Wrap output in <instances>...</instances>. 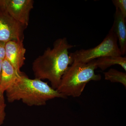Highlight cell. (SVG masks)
I'll return each instance as SVG.
<instances>
[{"mask_svg": "<svg viewBox=\"0 0 126 126\" xmlns=\"http://www.w3.org/2000/svg\"><path fill=\"white\" fill-rule=\"evenodd\" d=\"M75 46L69 44L66 38L56 40L52 48H47L33 62L32 70L35 79H48L52 87L56 89L63 75L72 64L69 50Z\"/></svg>", "mask_w": 126, "mask_h": 126, "instance_id": "obj_1", "label": "cell"}, {"mask_svg": "<svg viewBox=\"0 0 126 126\" xmlns=\"http://www.w3.org/2000/svg\"><path fill=\"white\" fill-rule=\"evenodd\" d=\"M6 92L9 102L21 100L30 106H44L50 99L66 97L47 83L38 79L29 78L25 74Z\"/></svg>", "mask_w": 126, "mask_h": 126, "instance_id": "obj_2", "label": "cell"}, {"mask_svg": "<svg viewBox=\"0 0 126 126\" xmlns=\"http://www.w3.org/2000/svg\"><path fill=\"white\" fill-rule=\"evenodd\" d=\"M97 68L96 60L86 63L73 62L63 75L56 90L65 97L79 96L88 83L101 79V75L94 72Z\"/></svg>", "mask_w": 126, "mask_h": 126, "instance_id": "obj_3", "label": "cell"}, {"mask_svg": "<svg viewBox=\"0 0 126 126\" xmlns=\"http://www.w3.org/2000/svg\"><path fill=\"white\" fill-rule=\"evenodd\" d=\"M72 64L73 62L88 63L105 56H122L118 44V39L112 27L103 41L94 48L81 49L69 54Z\"/></svg>", "mask_w": 126, "mask_h": 126, "instance_id": "obj_4", "label": "cell"}, {"mask_svg": "<svg viewBox=\"0 0 126 126\" xmlns=\"http://www.w3.org/2000/svg\"><path fill=\"white\" fill-rule=\"evenodd\" d=\"M34 2L32 0H0V10L26 29L29 25L30 12L33 8Z\"/></svg>", "mask_w": 126, "mask_h": 126, "instance_id": "obj_5", "label": "cell"}, {"mask_svg": "<svg viewBox=\"0 0 126 126\" xmlns=\"http://www.w3.org/2000/svg\"><path fill=\"white\" fill-rule=\"evenodd\" d=\"M23 25L0 10V41L7 43L12 40L24 41Z\"/></svg>", "mask_w": 126, "mask_h": 126, "instance_id": "obj_6", "label": "cell"}, {"mask_svg": "<svg viewBox=\"0 0 126 126\" xmlns=\"http://www.w3.org/2000/svg\"><path fill=\"white\" fill-rule=\"evenodd\" d=\"M24 41L12 40L6 43L5 59L19 72L24 64L26 49Z\"/></svg>", "mask_w": 126, "mask_h": 126, "instance_id": "obj_7", "label": "cell"}, {"mask_svg": "<svg viewBox=\"0 0 126 126\" xmlns=\"http://www.w3.org/2000/svg\"><path fill=\"white\" fill-rule=\"evenodd\" d=\"M24 74L22 72L17 71L6 59H4L0 79L1 92L4 94L19 81Z\"/></svg>", "mask_w": 126, "mask_h": 126, "instance_id": "obj_8", "label": "cell"}, {"mask_svg": "<svg viewBox=\"0 0 126 126\" xmlns=\"http://www.w3.org/2000/svg\"><path fill=\"white\" fill-rule=\"evenodd\" d=\"M112 27L119 41V49L122 56L126 52V19L119 9L116 8L114 20Z\"/></svg>", "mask_w": 126, "mask_h": 126, "instance_id": "obj_9", "label": "cell"}, {"mask_svg": "<svg viewBox=\"0 0 126 126\" xmlns=\"http://www.w3.org/2000/svg\"><path fill=\"white\" fill-rule=\"evenodd\" d=\"M97 67L104 70L112 65H120L126 71V57L108 56L102 57L96 60Z\"/></svg>", "mask_w": 126, "mask_h": 126, "instance_id": "obj_10", "label": "cell"}, {"mask_svg": "<svg viewBox=\"0 0 126 126\" xmlns=\"http://www.w3.org/2000/svg\"><path fill=\"white\" fill-rule=\"evenodd\" d=\"M104 77L106 80L112 82L120 83L126 88V74L111 68L108 72L104 73Z\"/></svg>", "mask_w": 126, "mask_h": 126, "instance_id": "obj_11", "label": "cell"}, {"mask_svg": "<svg viewBox=\"0 0 126 126\" xmlns=\"http://www.w3.org/2000/svg\"><path fill=\"white\" fill-rule=\"evenodd\" d=\"M112 2L116 8L119 9L124 18L126 19V0H113Z\"/></svg>", "mask_w": 126, "mask_h": 126, "instance_id": "obj_12", "label": "cell"}, {"mask_svg": "<svg viewBox=\"0 0 126 126\" xmlns=\"http://www.w3.org/2000/svg\"><path fill=\"white\" fill-rule=\"evenodd\" d=\"M6 107L5 104H0V125L3 124L6 116L5 109Z\"/></svg>", "mask_w": 126, "mask_h": 126, "instance_id": "obj_13", "label": "cell"}, {"mask_svg": "<svg viewBox=\"0 0 126 126\" xmlns=\"http://www.w3.org/2000/svg\"><path fill=\"white\" fill-rule=\"evenodd\" d=\"M6 43L0 41V59L4 60L5 58Z\"/></svg>", "mask_w": 126, "mask_h": 126, "instance_id": "obj_14", "label": "cell"}, {"mask_svg": "<svg viewBox=\"0 0 126 126\" xmlns=\"http://www.w3.org/2000/svg\"><path fill=\"white\" fill-rule=\"evenodd\" d=\"M5 99L4 94L2 93L0 90V104H4Z\"/></svg>", "mask_w": 126, "mask_h": 126, "instance_id": "obj_15", "label": "cell"}, {"mask_svg": "<svg viewBox=\"0 0 126 126\" xmlns=\"http://www.w3.org/2000/svg\"><path fill=\"white\" fill-rule=\"evenodd\" d=\"M3 60L0 59V79L1 74L2 70V61Z\"/></svg>", "mask_w": 126, "mask_h": 126, "instance_id": "obj_16", "label": "cell"}]
</instances>
